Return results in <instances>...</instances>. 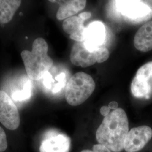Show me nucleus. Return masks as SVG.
I'll list each match as a JSON object with an SVG mask.
<instances>
[{"label":"nucleus","mask_w":152,"mask_h":152,"mask_svg":"<svg viewBox=\"0 0 152 152\" xmlns=\"http://www.w3.org/2000/svg\"><path fill=\"white\" fill-rule=\"evenodd\" d=\"M49 46L42 38H36L31 51L23 50L21 53L26 71L30 80H39L46 75L53 65V60L48 54Z\"/></svg>","instance_id":"nucleus-2"},{"label":"nucleus","mask_w":152,"mask_h":152,"mask_svg":"<svg viewBox=\"0 0 152 152\" xmlns=\"http://www.w3.org/2000/svg\"><path fill=\"white\" fill-rule=\"evenodd\" d=\"M93 150L97 152H111L108 148L100 144L94 145L93 146Z\"/></svg>","instance_id":"nucleus-20"},{"label":"nucleus","mask_w":152,"mask_h":152,"mask_svg":"<svg viewBox=\"0 0 152 152\" xmlns=\"http://www.w3.org/2000/svg\"><path fill=\"white\" fill-rule=\"evenodd\" d=\"M0 122L10 130H15L20 123L16 105L9 95L2 90H0Z\"/></svg>","instance_id":"nucleus-6"},{"label":"nucleus","mask_w":152,"mask_h":152,"mask_svg":"<svg viewBox=\"0 0 152 152\" xmlns=\"http://www.w3.org/2000/svg\"><path fill=\"white\" fill-rule=\"evenodd\" d=\"M129 120L122 108L113 110L104 117L96 132L99 144L113 152L124 149L125 138L129 132Z\"/></svg>","instance_id":"nucleus-1"},{"label":"nucleus","mask_w":152,"mask_h":152,"mask_svg":"<svg viewBox=\"0 0 152 152\" xmlns=\"http://www.w3.org/2000/svg\"><path fill=\"white\" fill-rule=\"evenodd\" d=\"M70 59L76 66L83 68L91 66L97 62L96 50L89 49L84 41L76 42L71 50Z\"/></svg>","instance_id":"nucleus-8"},{"label":"nucleus","mask_w":152,"mask_h":152,"mask_svg":"<svg viewBox=\"0 0 152 152\" xmlns=\"http://www.w3.org/2000/svg\"><path fill=\"white\" fill-rule=\"evenodd\" d=\"M86 2V1L85 0L63 1L56 13L57 19L60 20H65L68 18L73 16L85 7Z\"/></svg>","instance_id":"nucleus-12"},{"label":"nucleus","mask_w":152,"mask_h":152,"mask_svg":"<svg viewBox=\"0 0 152 152\" xmlns=\"http://www.w3.org/2000/svg\"><path fill=\"white\" fill-rule=\"evenodd\" d=\"M44 83L45 86L46 88H50L51 86V81H52V78L51 76L50 75L49 72L46 74V75L44 76Z\"/></svg>","instance_id":"nucleus-21"},{"label":"nucleus","mask_w":152,"mask_h":152,"mask_svg":"<svg viewBox=\"0 0 152 152\" xmlns=\"http://www.w3.org/2000/svg\"><path fill=\"white\" fill-rule=\"evenodd\" d=\"M71 139L63 134L50 133L42 141L40 152H69Z\"/></svg>","instance_id":"nucleus-9"},{"label":"nucleus","mask_w":152,"mask_h":152,"mask_svg":"<svg viewBox=\"0 0 152 152\" xmlns=\"http://www.w3.org/2000/svg\"><path fill=\"white\" fill-rule=\"evenodd\" d=\"M110 109L109 108L108 106H103L100 109V114L104 116L105 117L110 113Z\"/></svg>","instance_id":"nucleus-22"},{"label":"nucleus","mask_w":152,"mask_h":152,"mask_svg":"<svg viewBox=\"0 0 152 152\" xmlns=\"http://www.w3.org/2000/svg\"><path fill=\"white\" fill-rule=\"evenodd\" d=\"M86 30H87V28L84 26L77 32L73 33V34L70 35V38L73 40L76 41L77 42L84 41L86 39Z\"/></svg>","instance_id":"nucleus-17"},{"label":"nucleus","mask_w":152,"mask_h":152,"mask_svg":"<svg viewBox=\"0 0 152 152\" xmlns=\"http://www.w3.org/2000/svg\"><path fill=\"white\" fill-rule=\"evenodd\" d=\"M134 45L137 50L148 52L152 50V20L142 26L136 33Z\"/></svg>","instance_id":"nucleus-11"},{"label":"nucleus","mask_w":152,"mask_h":152,"mask_svg":"<svg viewBox=\"0 0 152 152\" xmlns=\"http://www.w3.org/2000/svg\"><path fill=\"white\" fill-rule=\"evenodd\" d=\"M7 148V140L5 132L0 126V152H5Z\"/></svg>","instance_id":"nucleus-18"},{"label":"nucleus","mask_w":152,"mask_h":152,"mask_svg":"<svg viewBox=\"0 0 152 152\" xmlns=\"http://www.w3.org/2000/svg\"><path fill=\"white\" fill-rule=\"evenodd\" d=\"M81 152H96V151H90V150H88V149H85V150H83V151H82Z\"/></svg>","instance_id":"nucleus-25"},{"label":"nucleus","mask_w":152,"mask_h":152,"mask_svg":"<svg viewBox=\"0 0 152 152\" xmlns=\"http://www.w3.org/2000/svg\"><path fill=\"white\" fill-rule=\"evenodd\" d=\"M105 37V29L103 24L100 22H94L87 28L84 42L89 49L95 50L103 44Z\"/></svg>","instance_id":"nucleus-10"},{"label":"nucleus","mask_w":152,"mask_h":152,"mask_svg":"<svg viewBox=\"0 0 152 152\" xmlns=\"http://www.w3.org/2000/svg\"><path fill=\"white\" fill-rule=\"evenodd\" d=\"M95 88V83L92 77L80 72L71 77L65 87L66 101L72 106H77L84 103Z\"/></svg>","instance_id":"nucleus-3"},{"label":"nucleus","mask_w":152,"mask_h":152,"mask_svg":"<svg viewBox=\"0 0 152 152\" xmlns=\"http://www.w3.org/2000/svg\"><path fill=\"white\" fill-rule=\"evenodd\" d=\"M78 16H80L83 20H85L86 19H89L91 16V12H84L81 13Z\"/></svg>","instance_id":"nucleus-23"},{"label":"nucleus","mask_w":152,"mask_h":152,"mask_svg":"<svg viewBox=\"0 0 152 152\" xmlns=\"http://www.w3.org/2000/svg\"><path fill=\"white\" fill-rule=\"evenodd\" d=\"M118 9L126 20L134 23L147 21L152 17V7L140 1H119Z\"/></svg>","instance_id":"nucleus-4"},{"label":"nucleus","mask_w":152,"mask_h":152,"mask_svg":"<svg viewBox=\"0 0 152 152\" xmlns=\"http://www.w3.org/2000/svg\"><path fill=\"white\" fill-rule=\"evenodd\" d=\"M152 138V129L142 125L129 131L125 138L124 149L127 152H137L142 149Z\"/></svg>","instance_id":"nucleus-7"},{"label":"nucleus","mask_w":152,"mask_h":152,"mask_svg":"<svg viewBox=\"0 0 152 152\" xmlns=\"http://www.w3.org/2000/svg\"><path fill=\"white\" fill-rule=\"evenodd\" d=\"M56 80L59 81V83L55 85L54 88L53 90V92H56L59 91L60 88L63 86V83L64 81L65 78V75L64 73L60 74L59 76H58L56 78Z\"/></svg>","instance_id":"nucleus-19"},{"label":"nucleus","mask_w":152,"mask_h":152,"mask_svg":"<svg viewBox=\"0 0 152 152\" xmlns=\"http://www.w3.org/2000/svg\"><path fill=\"white\" fill-rule=\"evenodd\" d=\"M97 55V62L103 63L107 60L109 56L108 50L105 48H98L96 49Z\"/></svg>","instance_id":"nucleus-16"},{"label":"nucleus","mask_w":152,"mask_h":152,"mask_svg":"<svg viewBox=\"0 0 152 152\" xmlns=\"http://www.w3.org/2000/svg\"><path fill=\"white\" fill-rule=\"evenodd\" d=\"M131 91L136 98L148 99L152 91V61L141 66L131 85Z\"/></svg>","instance_id":"nucleus-5"},{"label":"nucleus","mask_w":152,"mask_h":152,"mask_svg":"<svg viewBox=\"0 0 152 152\" xmlns=\"http://www.w3.org/2000/svg\"><path fill=\"white\" fill-rule=\"evenodd\" d=\"M32 85L31 81L28 80L24 85L22 90H18L12 93V99L18 102H22L28 100L31 98L32 95Z\"/></svg>","instance_id":"nucleus-15"},{"label":"nucleus","mask_w":152,"mask_h":152,"mask_svg":"<svg viewBox=\"0 0 152 152\" xmlns=\"http://www.w3.org/2000/svg\"><path fill=\"white\" fill-rule=\"evenodd\" d=\"M84 21L80 16H72L64 20L63 29L66 33L73 34L84 27Z\"/></svg>","instance_id":"nucleus-14"},{"label":"nucleus","mask_w":152,"mask_h":152,"mask_svg":"<svg viewBox=\"0 0 152 152\" xmlns=\"http://www.w3.org/2000/svg\"><path fill=\"white\" fill-rule=\"evenodd\" d=\"M21 4L19 0H0V24L10 22Z\"/></svg>","instance_id":"nucleus-13"},{"label":"nucleus","mask_w":152,"mask_h":152,"mask_svg":"<svg viewBox=\"0 0 152 152\" xmlns=\"http://www.w3.org/2000/svg\"><path fill=\"white\" fill-rule=\"evenodd\" d=\"M108 107L110 109L115 110V109L118 108V103H117L116 102L113 101V102H111L109 104Z\"/></svg>","instance_id":"nucleus-24"}]
</instances>
